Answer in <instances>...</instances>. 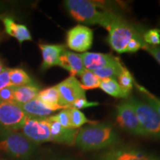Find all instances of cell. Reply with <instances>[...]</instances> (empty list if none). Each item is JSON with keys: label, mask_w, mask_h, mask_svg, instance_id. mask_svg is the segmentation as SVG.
I'll use <instances>...</instances> for the list:
<instances>
[{"label": "cell", "mask_w": 160, "mask_h": 160, "mask_svg": "<svg viewBox=\"0 0 160 160\" xmlns=\"http://www.w3.org/2000/svg\"><path fill=\"white\" fill-rule=\"evenodd\" d=\"M121 139L111 124L96 123L79 129L75 145L82 151L107 149L119 145Z\"/></svg>", "instance_id": "1"}, {"label": "cell", "mask_w": 160, "mask_h": 160, "mask_svg": "<svg viewBox=\"0 0 160 160\" xmlns=\"http://www.w3.org/2000/svg\"><path fill=\"white\" fill-rule=\"evenodd\" d=\"M65 8L76 21L85 25H99L103 27L107 10H99L98 4L88 0H67Z\"/></svg>", "instance_id": "2"}, {"label": "cell", "mask_w": 160, "mask_h": 160, "mask_svg": "<svg viewBox=\"0 0 160 160\" xmlns=\"http://www.w3.org/2000/svg\"><path fill=\"white\" fill-rule=\"evenodd\" d=\"M107 31H108V43L118 53H125L131 38L139 33L133 25L116 13Z\"/></svg>", "instance_id": "3"}, {"label": "cell", "mask_w": 160, "mask_h": 160, "mask_svg": "<svg viewBox=\"0 0 160 160\" xmlns=\"http://www.w3.org/2000/svg\"><path fill=\"white\" fill-rule=\"evenodd\" d=\"M147 137L160 139V116L151 105L134 97L128 98Z\"/></svg>", "instance_id": "4"}, {"label": "cell", "mask_w": 160, "mask_h": 160, "mask_svg": "<svg viewBox=\"0 0 160 160\" xmlns=\"http://www.w3.org/2000/svg\"><path fill=\"white\" fill-rule=\"evenodd\" d=\"M35 150L36 143L21 133H11L0 141V151L16 159H28Z\"/></svg>", "instance_id": "5"}, {"label": "cell", "mask_w": 160, "mask_h": 160, "mask_svg": "<svg viewBox=\"0 0 160 160\" xmlns=\"http://www.w3.org/2000/svg\"><path fill=\"white\" fill-rule=\"evenodd\" d=\"M97 160H159L151 153L130 145H117L105 149L97 156Z\"/></svg>", "instance_id": "6"}, {"label": "cell", "mask_w": 160, "mask_h": 160, "mask_svg": "<svg viewBox=\"0 0 160 160\" xmlns=\"http://www.w3.org/2000/svg\"><path fill=\"white\" fill-rule=\"evenodd\" d=\"M28 116L15 102L0 101V128L15 131L22 128Z\"/></svg>", "instance_id": "7"}, {"label": "cell", "mask_w": 160, "mask_h": 160, "mask_svg": "<svg viewBox=\"0 0 160 160\" xmlns=\"http://www.w3.org/2000/svg\"><path fill=\"white\" fill-rule=\"evenodd\" d=\"M117 122L122 129L131 134L147 137L137 113L128 101L123 102L117 106Z\"/></svg>", "instance_id": "8"}, {"label": "cell", "mask_w": 160, "mask_h": 160, "mask_svg": "<svg viewBox=\"0 0 160 160\" xmlns=\"http://www.w3.org/2000/svg\"><path fill=\"white\" fill-rule=\"evenodd\" d=\"M55 86L59 93L60 105L66 109L71 108L77 100L86 98L85 91L75 77L70 76Z\"/></svg>", "instance_id": "9"}, {"label": "cell", "mask_w": 160, "mask_h": 160, "mask_svg": "<svg viewBox=\"0 0 160 160\" xmlns=\"http://www.w3.org/2000/svg\"><path fill=\"white\" fill-rule=\"evenodd\" d=\"M22 130L23 134L36 144L51 141V126L48 117L33 118L28 117Z\"/></svg>", "instance_id": "10"}, {"label": "cell", "mask_w": 160, "mask_h": 160, "mask_svg": "<svg viewBox=\"0 0 160 160\" xmlns=\"http://www.w3.org/2000/svg\"><path fill=\"white\" fill-rule=\"evenodd\" d=\"M93 40V31L83 25H77L67 32L66 42L72 51L85 53L91 48Z\"/></svg>", "instance_id": "11"}, {"label": "cell", "mask_w": 160, "mask_h": 160, "mask_svg": "<svg viewBox=\"0 0 160 160\" xmlns=\"http://www.w3.org/2000/svg\"><path fill=\"white\" fill-rule=\"evenodd\" d=\"M51 126V141L68 145H75L79 129L65 128L58 122L48 117Z\"/></svg>", "instance_id": "12"}, {"label": "cell", "mask_w": 160, "mask_h": 160, "mask_svg": "<svg viewBox=\"0 0 160 160\" xmlns=\"http://www.w3.org/2000/svg\"><path fill=\"white\" fill-rule=\"evenodd\" d=\"M85 69L90 71L104 68L115 62L118 58L111 53L85 52L80 54Z\"/></svg>", "instance_id": "13"}, {"label": "cell", "mask_w": 160, "mask_h": 160, "mask_svg": "<svg viewBox=\"0 0 160 160\" xmlns=\"http://www.w3.org/2000/svg\"><path fill=\"white\" fill-rule=\"evenodd\" d=\"M58 66L68 71L72 77L80 76L86 70L80 54L67 50L62 53Z\"/></svg>", "instance_id": "14"}, {"label": "cell", "mask_w": 160, "mask_h": 160, "mask_svg": "<svg viewBox=\"0 0 160 160\" xmlns=\"http://www.w3.org/2000/svg\"><path fill=\"white\" fill-rule=\"evenodd\" d=\"M39 47L42 56V63L41 68L43 71L59 65L60 56L66 50L65 45H64L39 44Z\"/></svg>", "instance_id": "15"}, {"label": "cell", "mask_w": 160, "mask_h": 160, "mask_svg": "<svg viewBox=\"0 0 160 160\" xmlns=\"http://www.w3.org/2000/svg\"><path fill=\"white\" fill-rule=\"evenodd\" d=\"M2 22L6 33L17 39L20 44L25 41H32V36L26 25L16 23L14 20L9 17L4 18Z\"/></svg>", "instance_id": "16"}, {"label": "cell", "mask_w": 160, "mask_h": 160, "mask_svg": "<svg viewBox=\"0 0 160 160\" xmlns=\"http://www.w3.org/2000/svg\"><path fill=\"white\" fill-rule=\"evenodd\" d=\"M29 117L47 118L51 117L53 111L42 102L37 97L29 102L19 105Z\"/></svg>", "instance_id": "17"}, {"label": "cell", "mask_w": 160, "mask_h": 160, "mask_svg": "<svg viewBox=\"0 0 160 160\" xmlns=\"http://www.w3.org/2000/svg\"><path fill=\"white\" fill-rule=\"evenodd\" d=\"M37 98L53 112L61 109H66L59 104V96L56 86L40 91Z\"/></svg>", "instance_id": "18"}, {"label": "cell", "mask_w": 160, "mask_h": 160, "mask_svg": "<svg viewBox=\"0 0 160 160\" xmlns=\"http://www.w3.org/2000/svg\"><path fill=\"white\" fill-rule=\"evenodd\" d=\"M39 88L33 85L14 86V102L21 105L36 99L39 93Z\"/></svg>", "instance_id": "19"}, {"label": "cell", "mask_w": 160, "mask_h": 160, "mask_svg": "<svg viewBox=\"0 0 160 160\" xmlns=\"http://www.w3.org/2000/svg\"><path fill=\"white\" fill-rule=\"evenodd\" d=\"M99 88L105 93L116 98H128L131 92L126 91L120 87L117 79L108 78L101 80Z\"/></svg>", "instance_id": "20"}, {"label": "cell", "mask_w": 160, "mask_h": 160, "mask_svg": "<svg viewBox=\"0 0 160 160\" xmlns=\"http://www.w3.org/2000/svg\"><path fill=\"white\" fill-rule=\"evenodd\" d=\"M124 68H125V67L122 65V64L120 62V60L118 59L115 62L112 63L108 66H105L104 68L94 70V71L92 72L101 80L108 79V78L117 79L118 76L122 73Z\"/></svg>", "instance_id": "21"}, {"label": "cell", "mask_w": 160, "mask_h": 160, "mask_svg": "<svg viewBox=\"0 0 160 160\" xmlns=\"http://www.w3.org/2000/svg\"><path fill=\"white\" fill-rule=\"evenodd\" d=\"M10 82L13 86H22L32 85V79L23 69H11L9 73Z\"/></svg>", "instance_id": "22"}, {"label": "cell", "mask_w": 160, "mask_h": 160, "mask_svg": "<svg viewBox=\"0 0 160 160\" xmlns=\"http://www.w3.org/2000/svg\"><path fill=\"white\" fill-rule=\"evenodd\" d=\"M68 111L70 113V118H71L72 128L78 129L81 128L83 125L87 123L89 124V125H93V124L97 123V122L96 121L89 120L82 112L79 109L71 107L68 108Z\"/></svg>", "instance_id": "23"}, {"label": "cell", "mask_w": 160, "mask_h": 160, "mask_svg": "<svg viewBox=\"0 0 160 160\" xmlns=\"http://www.w3.org/2000/svg\"><path fill=\"white\" fill-rule=\"evenodd\" d=\"M79 77L80 79H81L80 83H81L82 88L85 91L99 88L101 79L97 77L92 71L85 70Z\"/></svg>", "instance_id": "24"}, {"label": "cell", "mask_w": 160, "mask_h": 160, "mask_svg": "<svg viewBox=\"0 0 160 160\" xmlns=\"http://www.w3.org/2000/svg\"><path fill=\"white\" fill-rule=\"evenodd\" d=\"M134 85L136 88L139 90V93L143 97V99L157 112V113L160 116V99L152 94L151 92L148 91L143 86L140 85L134 80Z\"/></svg>", "instance_id": "25"}, {"label": "cell", "mask_w": 160, "mask_h": 160, "mask_svg": "<svg viewBox=\"0 0 160 160\" xmlns=\"http://www.w3.org/2000/svg\"><path fill=\"white\" fill-rule=\"evenodd\" d=\"M117 80L122 88L126 91L131 92L133 84H134V79L126 68H125L122 73L118 76Z\"/></svg>", "instance_id": "26"}, {"label": "cell", "mask_w": 160, "mask_h": 160, "mask_svg": "<svg viewBox=\"0 0 160 160\" xmlns=\"http://www.w3.org/2000/svg\"><path fill=\"white\" fill-rule=\"evenodd\" d=\"M145 44L151 46L160 45V31L159 29H150L144 33L142 37Z\"/></svg>", "instance_id": "27"}, {"label": "cell", "mask_w": 160, "mask_h": 160, "mask_svg": "<svg viewBox=\"0 0 160 160\" xmlns=\"http://www.w3.org/2000/svg\"><path fill=\"white\" fill-rule=\"evenodd\" d=\"M145 44L142 37L140 35V33H138L133 37H132L131 39L129 41L127 48H126L125 53H136L140 49H142Z\"/></svg>", "instance_id": "28"}, {"label": "cell", "mask_w": 160, "mask_h": 160, "mask_svg": "<svg viewBox=\"0 0 160 160\" xmlns=\"http://www.w3.org/2000/svg\"><path fill=\"white\" fill-rule=\"evenodd\" d=\"M50 117L52 119L58 122L65 128H72L68 108L62 110L59 113L53 116H51Z\"/></svg>", "instance_id": "29"}, {"label": "cell", "mask_w": 160, "mask_h": 160, "mask_svg": "<svg viewBox=\"0 0 160 160\" xmlns=\"http://www.w3.org/2000/svg\"><path fill=\"white\" fill-rule=\"evenodd\" d=\"M0 101L5 102H15L14 86H9L0 90Z\"/></svg>", "instance_id": "30"}, {"label": "cell", "mask_w": 160, "mask_h": 160, "mask_svg": "<svg viewBox=\"0 0 160 160\" xmlns=\"http://www.w3.org/2000/svg\"><path fill=\"white\" fill-rule=\"evenodd\" d=\"M97 105H99V103L98 102H89L88 101L86 98H82V99H79L74 102L73 105H72V107L80 110L87 108L95 107V106Z\"/></svg>", "instance_id": "31"}, {"label": "cell", "mask_w": 160, "mask_h": 160, "mask_svg": "<svg viewBox=\"0 0 160 160\" xmlns=\"http://www.w3.org/2000/svg\"><path fill=\"white\" fill-rule=\"evenodd\" d=\"M11 69L9 68H5V69L0 73V90L9 86H13L10 82L9 73Z\"/></svg>", "instance_id": "32"}, {"label": "cell", "mask_w": 160, "mask_h": 160, "mask_svg": "<svg viewBox=\"0 0 160 160\" xmlns=\"http://www.w3.org/2000/svg\"><path fill=\"white\" fill-rule=\"evenodd\" d=\"M142 49L147 51L148 53H149L160 65V45L151 46L147 45V44H145Z\"/></svg>", "instance_id": "33"}, {"label": "cell", "mask_w": 160, "mask_h": 160, "mask_svg": "<svg viewBox=\"0 0 160 160\" xmlns=\"http://www.w3.org/2000/svg\"><path fill=\"white\" fill-rule=\"evenodd\" d=\"M5 69V66H4V65H3V62H2V60L0 59V73H1Z\"/></svg>", "instance_id": "34"}, {"label": "cell", "mask_w": 160, "mask_h": 160, "mask_svg": "<svg viewBox=\"0 0 160 160\" xmlns=\"http://www.w3.org/2000/svg\"><path fill=\"white\" fill-rule=\"evenodd\" d=\"M59 160H71V159H59Z\"/></svg>", "instance_id": "35"}, {"label": "cell", "mask_w": 160, "mask_h": 160, "mask_svg": "<svg viewBox=\"0 0 160 160\" xmlns=\"http://www.w3.org/2000/svg\"><path fill=\"white\" fill-rule=\"evenodd\" d=\"M159 31H160V26H159Z\"/></svg>", "instance_id": "36"}, {"label": "cell", "mask_w": 160, "mask_h": 160, "mask_svg": "<svg viewBox=\"0 0 160 160\" xmlns=\"http://www.w3.org/2000/svg\"><path fill=\"white\" fill-rule=\"evenodd\" d=\"M0 160H4V159H0Z\"/></svg>", "instance_id": "37"}, {"label": "cell", "mask_w": 160, "mask_h": 160, "mask_svg": "<svg viewBox=\"0 0 160 160\" xmlns=\"http://www.w3.org/2000/svg\"><path fill=\"white\" fill-rule=\"evenodd\" d=\"M159 160H160V159H159Z\"/></svg>", "instance_id": "38"}]
</instances>
